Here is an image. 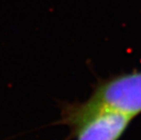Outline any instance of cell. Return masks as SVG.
<instances>
[{
	"label": "cell",
	"mask_w": 141,
	"mask_h": 140,
	"mask_svg": "<svg viewBox=\"0 0 141 140\" xmlns=\"http://www.w3.org/2000/svg\"><path fill=\"white\" fill-rule=\"evenodd\" d=\"M101 111H112L133 118L141 113V72L125 74L103 82L85 103L68 109L66 122L76 128Z\"/></svg>",
	"instance_id": "obj_1"
},
{
	"label": "cell",
	"mask_w": 141,
	"mask_h": 140,
	"mask_svg": "<svg viewBox=\"0 0 141 140\" xmlns=\"http://www.w3.org/2000/svg\"><path fill=\"white\" fill-rule=\"evenodd\" d=\"M131 118L112 111H101L76 127V140H118Z\"/></svg>",
	"instance_id": "obj_2"
}]
</instances>
